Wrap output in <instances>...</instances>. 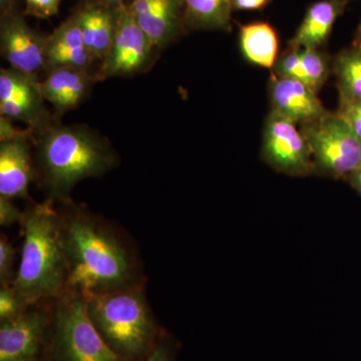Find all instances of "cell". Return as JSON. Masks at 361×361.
Wrapping results in <instances>:
<instances>
[{"instance_id": "2e32d148", "label": "cell", "mask_w": 361, "mask_h": 361, "mask_svg": "<svg viewBox=\"0 0 361 361\" xmlns=\"http://www.w3.org/2000/svg\"><path fill=\"white\" fill-rule=\"evenodd\" d=\"M123 7L110 8L101 6L78 4L75 8L85 47L97 66L110 49Z\"/></svg>"}, {"instance_id": "6da1fadb", "label": "cell", "mask_w": 361, "mask_h": 361, "mask_svg": "<svg viewBox=\"0 0 361 361\" xmlns=\"http://www.w3.org/2000/svg\"><path fill=\"white\" fill-rule=\"evenodd\" d=\"M56 208L68 291L87 298L148 282L139 249L122 227L73 200Z\"/></svg>"}, {"instance_id": "f546056e", "label": "cell", "mask_w": 361, "mask_h": 361, "mask_svg": "<svg viewBox=\"0 0 361 361\" xmlns=\"http://www.w3.org/2000/svg\"><path fill=\"white\" fill-rule=\"evenodd\" d=\"M272 0H232L233 11H260Z\"/></svg>"}, {"instance_id": "4dcf8cb0", "label": "cell", "mask_w": 361, "mask_h": 361, "mask_svg": "<svg viewBox=\"0 0 361 361\" xmlns=\"http://www.w3.org/2000/svg\"><path fill=\"white\" fill-rule=\"evenodd\" d=\"M130 0H80L78 4L82 6H101L110 8H121L129 4Z\"/></svg>"}, {"instance_id": "52a82bcc", "label": "cell", "mask_w": 361, "mask_h": 361, "mask_svg": "<svg viewBox=\"0 0 361 361\" xmlns=\"http://www.w3.org/2000/svg\"><path fill=\"white\" fill-rule=\"evenodd\" d=\"M54 302L28 304L20 314L0 322V361H45L54 324Z\"/></svg>"}, {"instance_id": "9c48e42d", "label": "cell", "mask_w": 361, "mask_h": 361, "mask_svg": "<svg viewBox=\"0 0 361 361\" xmlns=\"http://www.w3.org/2000/svg\"><path fill=\"white\" fill-rule=\"evenodd\" d=\"M263 160L282 174L294 177L315 175L308 142L296 123L270 111L263 130Z\"/></svg>"}, {"instance_id": "3957f363", "label": "cell", "mask_w": 361, "mask_h": 361, "mask_svg": "<svg viewBox=\"0 0 361 361\" xmlns=\"http://www.w3.org/2000/svg\"><path fill=\"white\" fill-rule=\"evenodd\" d=\"M20 226L23 241L14 290L28 304L56 300L68 291L56 204L49 199L27 202Z\"/></svg>"}, {"instance_id": "7c38bea8", "label": "cell", "mask_w": 361, "mask_h": 361, "mask_svg": "<svg viewBox=\"0 0 361 361\" xmlns=\"http://www.w3.org/2000/svg\"><path fill=\"white\" fill-rule=\"evenodd\" d=\"M33 142L32 137L0 142V197L32 201L30 186L37 182Z\"/></svg>"}, {"instance_id": "8fae6325", "label": "cell", "mask_w": 361, "mask_h": 361, "mask_svg": "<svg viewBox=\"0 0 361 361\" xmlns=\"http://www.w3.org/2000/svg\"><path fill=\"white\" fill-rule=\"evenodd\" d=\"M135 23L159 51L186 35L182 0H130Z\"/></svg>"}, {"instance_id": "603a6c76", "label": "cell", "mask_w": 361, "mask_h": 361, "mask_svg": "<svg viewBox=\"0 0 361 361\" xmlns=\"http://www.w3.org/2000/svg\"><path fill=\"white\" fill-rule=\"evenodd\" d=\"M16 247L4 233L0 234V286H13L18 270L14 269Z\"/></svg>"}, {"instance_id": "ac0fdd59", "label": "cell", "mask_w": 361, "mask_h": 361, "mask_svg": "<svg viewBox=\"0 0 361 361\" xmlns=\"http://www.w3.org/2000/svg\"><path fill=\"white\" fill-rule=\"evenodd\" d=\"M239 44L249 63L272 70L278 58L279 39L270 23L254 21L240 25Z\"/></svg>"}, {"instance_id": "ba28073f", "label": "cell", "mask_w": 361, "mask_h": 361, "mask_svg": "<svg viewBox=\"0 0 361 361\" xmlns=\"http://www.w3.org/2000/svg\"><path fill=\"white\" fill-rule=\"evenodd\" d=\"M160 52L135 23L127 4L121 11L110 49L97 66L94 75L97 82H101L142 75L155 65Z\"/></svg>"}, {"instance_id": "5b68a950", "label": "cell", "mask_w": 361, "mask_h": 361, "mask_svg": "<svg viewBox=\"0 0 361 361\" xmlns=\"http://www.w3.org/2000/svg\"><path fill=\"white\" fill-rule=\"evenodd\" d=\"M45 361H123L90 322L87 297L66 291L54 302V324Z\"/></svg>"}, {"instance_id": "7402d4cb", "label": "cell", "mask_w": 361, "mask_h": 361, "mask_svg": "<svg viewBox=\"0 0 361 361\" xmlns=\"http://www.w3.org/2000/svg\"><path fill=\"white\" fill-rule=\"evenodd\" d=\"M272 75L276 77L291 78L300 80L307 85L308 78L300 56V49L289 47L282 54L278 56L275 65L272 68Z\"/></svg>"}, {"instance_id": "4fadbf2b", "label": "cell", "mask_w": 361, "mask_h": 361, "mask_svg": "<svg viewBox=\"0 0 361 361\" xmlns=\"http://www.w3.org/2000/svg\"><path fill=\"white\" fill-rule=\"evenodd\" d=\"M268 92L271 111L295 123H311L329 111L310 85L300 80L271 75Z\"/></svg>"}, {"instance_id": "9a60e30c", "label": "cell", "mask_w": 361, "mask_h": 361, "mask_svg": "<svg viewBox=\"0 0 361 361\" xmlns=\"http://www.w3.org/2000/svg\"><path fill=\"white\" fill-rule=\"evenodd\" d=\"M97 82L96 75L89 71L59 68L47 71L39 89L45 102L51 104L59 120L65 114L78 109L92 92Z\"/></svg>"}, {"instance_id": "4316f807", "label": "cell", "mask_w": 361, "mask_h": 361, "mask_svg": "<svg viewBox=\"0 0 361 361\" xmlns=\"http://www.w3.org/2000/svg\"><path fill=\"white\" fill-rule=\"evenodd\" d=\"M63 1V0H25L23 13L25 16L47 20L58 16Z\"/></svg>"}, {"instance_id": "836d02e7", "label": "cell", "mask_w": 361, "mask_h": 361, "mask_svg": "<svg viewBox=\"0 0 361 361\" xmlns=\"http://www.w3.org/2000/svg\"><path fill=\"white\" fill-rule=\"evenodd\" d=\"M353 44H361V20L360 25H358L357 30H356L355 40H353Z\"/></svg>"}, {"instance_id": "484cf974", "label": "cell", "mask_w": 361, "mask_h": 361, "mask_svg": "<svg viewBox=\"0 0 361 361\" xmlns=\"http://www.w3.org/2000/svg\"><path fill=\"white\" fill-rule=\"evenodd\" d=\"M179 349V342L165 329L155 348L145 361H177Z\"/></svg>"}, {"instance_id": "d6a6232c", "label": "cell", "mask_w": 361, "mask_h": 361, "mask_svg": "<svg viewBox=\"0 0 361 361\" xmlns=\"http://www.w3.org/2000/svg\"><path fill=\"white\" fill-rule=\"evenodd\" d=\"M346 180H348V184L350 185L358 194L361 195V168L349 176Z\"/></svg>"}, {"instance_id": "44dd1931", "label": "cell", "mask_w": 361, "mask_h": 361, "mask_svg": "<svg viewBox=\"0 0 361 361\" xmlns=\"http://www.w3.org/2000/svg\"><path fill=\"white\" fill-rule=\"evenodd\" d=\"M301 59L311 89L317 92L332 73V61L320 49H300Z\"/></svg>"}, {"instance_id": "7a4b0ae2", "label": "cell", "mask_w": 361, "mask_h": 361, "mask_svg": "<svg viewBox=\"0 0 361 361\" xmlns=\"http://www.w3.org/2000/svg\"><path fill=\"white\" fill-rule=\"evenodd\" d=\"M33 145L35 183L56 205L73 200L78 183L102 177L120 163L110 141L87 125L54 123L35 134Z\"/></svg>"}, {"instance_id": "cb8c5ba5", "label": "cell", "mask_w": 361, "mask_h": 361, "mask_svg": "<svg viewBox=\"0 0 361 361\" xmlns=\"http://www.w3.org/2000/svg\"><path fill=\"white\" fill-rule=\"evenodd\" d=\"M27 305L13 286H0V322L20 314Z\"/></svg>"}, {"instance_id": "5bb4252c", "label": "cell", "mask_w": 361, "mask_h": 361, "mask_svg": "<svg viewBox=\"0 0 361 361\" xmlns=\"http://www.w3.org/2000/svg\"><path fill=\"white\" fill-rule=\"evenodd\" d=\"M44 71L75 68L92 71L96 66L85 47L78 14L73 13L56 30L47 35L44 45Z\"/></svg>"}, {"instance_id": "e0dca14e", "label": "cell", "mask_w": 361, "mask_h": 361, "mask_svg": "<svg viewBox=\"0 0 361 361\" xmlns=\"http://www.w3.org/2000/svg\"><path fill=\"white\" fill-rule=\"evenodd\" d=\"M349 2L350 0H319L311 4L295 35L289 40V47L322 49Z\"/></svg>"}, {"instance_id": "1f68e13d", "label": "cell", "mask_w": 361, "mask_h": 361, "mask_svg": "<svg viewBox=\"0 0 361 361\" xmlns=\"http://www.w3.org/2000/svg\"><path fill=\"white\" fill-rule=\"evenodd\" d=\"M20 11V0H0V18Z\"/></svg>"}, {"instance_id": "f1b7e54d", "label": "cell", "mask_w": 361, "mask_h": 361, "mask_svg": "<svg viewBox=\"0 0 361 361\" xmlns=\"http://www.w3.org/2000/svg\"><path fill=\"white\" fill-rule=\"evenodd\" d=\"M18 137H32L35 139V132L30 128L20 129L13 125V121L6 116H0V142L7 140L18 139Z\"/></svg>"}, {"instance_id": "ffe728a7", "label": "cell", "mask_w": 361, "mask_h": 361, "mask_svg": "<svg viewBox=\"0 0 361 361\" xmlns=\"http://www.w3.org/2000/svg\"><path fill=\"white\" fill-rule=\"evenodd\" d=\"M339 97L361 99V44H353L332 61Z\"/></svg>"}, {"instance_id": "277c9868", "label": "cell", "mask_w": 361, "mask_h": 361, "mask_svg": "<svg viewBox=\"0 0 361 361\" xmlns=\"http://www.w3.org/2000/svg\"><path fill=\"white\" fill-rule=\"evenodd\" d=\"M147 282L87 298L90 322L123 361H145L165 329L159 324L146 293Z\"/></svg>"}, {"instance_id": "83f0119b", "label": "cell", "mask_w": 361, "mask_h": 361, "mask_svg": "<svg viewBox=\"0 0 361 361\" xmlns=\"http://www.w3.org/2000/svg\"><path fill=\"white\" fill-rule=\"evenodd\" d=\"M25 216V210L21 211L11 199L0 197V225L9 227L14 224H20Z\"/></svg>"}, {"instance_id": "8992f818", "label": "cell", "mask_w": 361, "mask_h": 361, "mask_svg": "<svg viewBox=\"0 0 361 361\" xmlns=\"http://www.w3.org/2000/svg\"><path fill=\"white\" fill-rule=\"evenodd\" d=\"M315 175L346 180L361 168V141L338 114L329 113L301 125Z\"/></svg>"}, {"instance_id": "d4e9b609", "label": "cell", "mask_w": 361, "mask_h": 361, "mask_svg": "<svg viewBox=\"0 0 361 361\" xmlns=\"http://www.w3.org/2000/svg\"><path fill=\"white\" fill-rule=\"evenodd\" d=\"M336 113L345 121L361 141V99L339 97L338 110Z\"/></svg>"}, {"instance_id": "d6986e66", "label": "cell", "mask_w": 361, "mask_h": 361, "mask_svg": "<svg viewBox=\"0 0 361 361\" xmlns=\"http://www.w3.org/2000/svg\"><path fill=\"white\" fill-rule=\"evenodd\" d=\"M187 32L232 30V0H182Z\"/></svg>"}, {"instance_id": "30bf717a", "label": "cell", "mask_w": 361, "mask_h": 361, "mask_svg": "<svg viewBox=\"0 0 361 361\" xmlns=\"http://www.w3.org/2000/svg\"><path fill=\"white\" fill-rule=\"evenodd\" d=\"M47 35L28 25L23 11L0 18V51L11 68L39 77L44 71V45Z\"/></svg>"}]
</instances>
